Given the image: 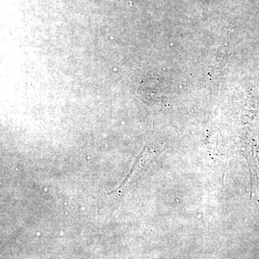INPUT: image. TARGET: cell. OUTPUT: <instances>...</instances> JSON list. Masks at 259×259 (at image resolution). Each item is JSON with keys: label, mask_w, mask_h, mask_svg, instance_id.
<instances>
[{"label": "cell", "mask_w": 259, "mask_h": 259, "mask_svg": "<svg viewBox=\"0 0 259 259\" xmlns=\"http://www.w3.org/2000/svg\"><path fill=\"white\" fill-rule=\"evenodd\" d=\"M241 139L239 149L248 163L253 196L259 193V107L250 111Z\"/></svg>", "instance_id": "1"}, {"label": "cell", "mask_w": 259, "mask_h": 259, "mask_svg": "<svg viewBox=\"0 0 259 259\" xmlns=\"http://www.w3.org/2000/svg\"><path fill=\"white\" fill-rule=\"evenodd\" d=\"M156 157V151L153 148L149 147L145 148L144 151L139 155V157L136 160L134 166L132 167L128 176L126 177L122 185L113 192H110L108 195H111V199L113 198L116 201L122 198L124 195L127 193L130 187L136 182V180L139 178L142 175L144 168L148 166L151 163V161Z\"/></svg>", "instance_id": "2"}]
</instances>
